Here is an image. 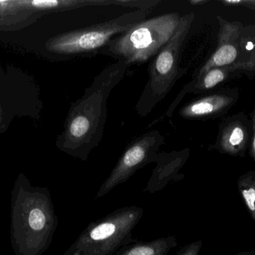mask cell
<instances>
[{
    "instance_id": "cell-7",
    "label": "cell",
    "mask_w": 255,
    "mask_h": 255,
    "mask_svg": "<svg viewBox=\"0 0 255 255\" xmlns=\"http://www.w3.org/2000/svg\"><path fill=\"white\" fill-rule=\"evenodd\" d=\"M163 135L157 130H150L130 142L120 157L107 179L103 183L96 199L107 195L118 186L127 182L138 170L155 163L160 147L164 144Z\"/></svg>"
},
{
    "instance_id": "cell-6",
    "label": "cell",
    "mask_w": 255,
    "mask_h": 255,
    "mask_svg": "<svg viewBox=\"0 0 255 255\" xmlns=\"http://www.w3.org/2000/svg\"><path fill=\"white\" fill-rule=\"evenodd\" d=\"M150 10H136L91 26L60 34L49 42L50 50L71 56H93L111 40L145 19Z\"/></svg>"
},
{
    "instance_id": "cell-9",
    "label": "cell",
    "mask_w": 255,
    "mask_h": 255,
    "mask_svg": "<svg viewBox=\"0 0 255 255\" xmlns=\"http://www.w3.org/2000/svg\"><path fill=\"white\" fill-rule=\"evenodd\" d=\"M177 246L176 238L167 236L149 242L136 241L120 249L114 255H168Z\"/></svg>"
},
{
    "instance_id": "cell-8",
    "label": "cell",
    "mask_w": 255,
    "mask_h": 255,
    "mask_svg": "<svg viewBox=\"0 0 255 255\" xmlns=\"http://www.w3.org/2000/svg\"><path fill=\"white\" fill-rule=\"evenodd\" d=\"M188 153L172 152L170 154L160 153L155 163L157 166L153 171L151 178L145 190L151 194L164 189L166 186L173 182L181 181L184 175L179 174L180 169L184 166Z\"/></svg>"
},
{
    "instance_id": "cell-14",
    "label": "cell",
    "mask_w": 255,
    "mask_h": 255,
    "mask_svg": "<svg viewBox=\"0 0 255 255\" xmlns=\"http://www.w3.org/2000/svg\"><path fill=\"white\" fill-rule=\"evenodd\" d=\"M202 247V241L191 243L180 249L176 255H199Z\"/></svg>"
},
{
    "instance_id": "cell-15",
    "label": "cell",
    "mask_w": 255,
    "mask_h": 255,
    "mask_svg": "<svg viewBox=\"0 0 255 255\" xmlns=\"http://www.w3.org/2000/svg\"><path fill=\"white\" fill-rule=\"evenodd\" d=\"M208 2V1L206 0H190L189 1V3L191 4L192 5H200V4H205V3Z\"/></svg>"
},
{
    "instance_id": "cell-12",
    "label": "cell",
    "mask_w": 255,
    "mask_h": 255,
    "mask_svg": "<svg viewBox=\"0 0 255 255\" xmlns=\"http://www.w3.org/2000/svg\"><path fill=\"white\" fill-rule=\"evenodd\" d=\"M238 189L252 218L255 221V172L243 175L238 181Z\"/></svg>"
},
{
    "instance_id": "cell-1",
    "label": "cell",
    "mask_w": 255,
    "mask_h": 255,
    "mask_svg": "<svg viewBox=\"0 0 255 255\" xmlns=\"http://www.w3.org/2000/svg\"><path fill=\"white\" fill-rule=\"evenodd\" d=\"M129 66L124 61L109 64L95 76L85 94L72 104L58 146L69 155L86 161L104 136L108 99L124 79Z\"/></svg>"
},
{
    "instance_id": "cell-11",
    "label": "cell",
    "mask_w": 255,
    "mask_h": 255,
    "mask_svg": "<svg viewBox=\"0 0 255 255\" xmlns=\"http://www.w3.org/2000/svg\"><path fill=\"white\" fill-rule=\"evenodd\" d=\"M237 56H238V50L233 45H223L216 51L211 59L202 67L197 77L195 79H199L211 69L217 68L218 67H223V66L232 64L236 59Z\"/></svg>"
},
{
    "instance_id": "cell-2",
    "label": "cell",
    "mask_w": 255,
    "mask_h": 255,
    "mask_svg": "<svg viewBox=\"0 0 255 255\" xmlns=\"http://www.w3.org/2000/svg\"><path fill=\"white\" fill-rule=\"evenodd\" d=\"M50 192L34 187L25 175L16 178L10 198V244L14 255H43L58 227Z\"/></svg>"
},
{
    "instance_id": "cell-10",
    "label": "cell",
    "mask_w": 255,
    "mask_h": 255,
    "mask_svg": "<svg viewBox=\"0 0 255 255\" xmlns=\"http://www.w3.org/2000/svg\"><path fill=\"white\" fill-rule=\"evenodd\" d=\"M228 103L229 100L223 96H208L190 102L180 110L179 114L186 119L204 118L217 113Z\"/></svg>"
},
{
    "instance_id": "cell-4",
    "label": "cell",
    "mask_w": 255,
    "mask_h": 255,
    "mask_svg": "<svg viewBox=\"0 0 255 255\" xmlns=\"http://www.w3.org/2000/svg\"><path fill=\"white\" fill-rule=\"evenodd\" d=\"M137 206L120 208L88 225L64 255H114L136 240L132 232L143 216Z\"/></svg>"
},
{
    "instance_id": "cell-13",
    "label": "cell",
    "mask_w": 255,
    "mask_h": 255,
    "mask_svg": "<svg viewBox=\"0 0 255 255\" xmlns=\"http://www.w3.org/2000/svg\"><path fill=\"white\" fill-rule=\"evenodd\" d=\"M245 131L240 126H234L229 129L226 137L222 141V145L230 154H237L244 147Z\"/></svg>"
},
{
    "instance_id": "cell-3",
    "label": "cell",
    "mask_w": 255,
    "mask_h": 255,
    "mask_svg": "<svg viewBox=\"0 0 255 255\" xmlns=\"http://www.w3.org/2000/svg\"><path fill=\"white\" fill-rule=\"evenodd\" d=\"M181 16L171 12L137 22L125 32L116 36L99 52L130 67L155 56L175 34Z\"/></svg>"
},
{
    "instance_id": "cell-5",
    "label": "cell",
    "mask_w": 255,
    "mask_h": 255,
    "mask_svg": "<svg viewBox=\"0 0 255 255\" xmlns=\"http://www.w3.org/2000/svg\"><path fill=\"white\" fill-rule=\"evenodd\" d=\"M193 19V13L181 16L175 34L150 63L148 82L135 106L139 116L148 115L166 97L182 75L178 67L180 52Z\"/></svg>"
}]
</instances>
